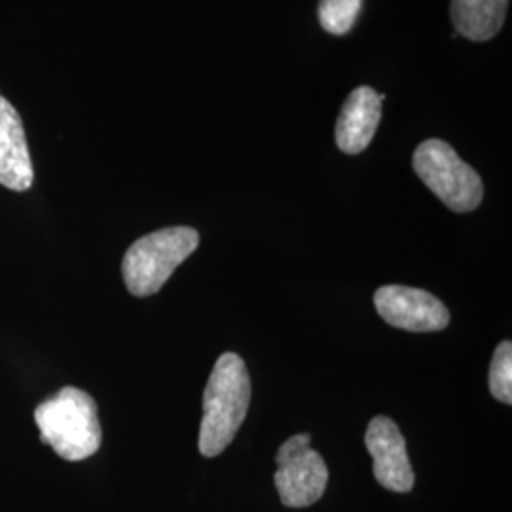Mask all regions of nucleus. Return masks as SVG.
Wrapping results in <instances>:
<instances>
[{"label":"nucleus","mask_w":512,"mask_h":512,"mask_svg":"<svg viewBox=\"0 0 512 512\" xmlns=\"http://www.w3.org/2000/svg\"><path fill=\"white\" fill-rule=\"evenodd\" d=\"M363 8V0H321L319 2V23L330 35H346Z\"/></svg>","instance_id":"nucleus-11"},{"label":"nucleus","mask_w":512,"mask_h":512,"mask_svg":"<svg viewBox=\"0 0 512 512\" xmlns=\"http://www.w3.org/2000/svg\"><path fill=\"white\" fill-rule=\"evenodd\" d=\"M412 165L423 184L452 211L469 213L482 202L480 175L448 143L440 139L423 141L414 152Z\"/></svg>","instance_id":"nucleus-4"},{"label":"nucleus","mask_w":512,"mask_h":512,"mask_svg":"<svg viewBox=\"0 0 512 512\" xmlns=\"http://www.w3.org/2000/svg\"><path fill=\"white\" fill-rule=\"evenodd\" d=\"M35 421L40 439L50 444L59 458L82 461L92 458L101 446L97 404L78 387H63L48 401L38 404Z\"/></svg>","instance_id":"nucleus-2"},{"label":"nucleus","mask_w":512,"mask_h":512,"mask_svg":"<svg viewBox=\"0 0 512 512\" xmlns=\"http://www.w3.org/2000/svg\"><path fill=\"white\" fill-rule=\"evenodd\" d=\"M365 446L374 459V476L380 486L399 494L414 488L416 476L406 452V440L395 421L376 416L366 427Z\"/></svg>","instance_id":"nucleus-7"},{"label":"nucleus","mask_w":512,"mask_h":512,"mask_svg":"<svg viewBox=\"0 0 512 512\" xmlns=\"http://www.w3.org/2000/svg\"><path fill=\"white\" fill-rule=\"evenodd\" d=\"M310 442V435L300 433L285 440L277 450L274 482L281 503L285 507H310L317 503L327 490V463L315 450H311Z\"/></svg>","instance_id":"nucleus-5"},{"label":"nucleus","mask_w":512,"mask_h":512,"mask_svg":"<svg viewBox=\"0 0 512 512\" xmlns=\"http://www.w3.org/2000/svg\"><path fill=\"white\" fill-rule=\"evenodd\" d=\"M198 245L200 234L188 226H171L137 239L122 260L129 293L139 298L158 293Z\"/></svg>","instance_id":"nucleus-3"},{"label":"nucleus","mask_w":512,"mask_h":512,"mask_svg":"<svg viewBox=\"0 0 512 512\" xmlns=\"http://www.w3.org/2000/svg\"><path fill=\"white\" fill-rule=\"evenodd\" d=\"M490 391L499 403H512V344L501 342L490 365Z\"/></svg>","instance_id":"nucleus-12"},{"label":"nucleus","mask_w":512,"mask_h":512,"mask_svg":"<svg viewBox=\"0 0 512 512\" xmlns=\"http://www.w3.org/2000/svg\"><path fill=\"white\" fill-rule=\"evenodd\" d=\"M385 95L370 86L349 93L336 122V145L346 154L363 152L380 126Z\"/></svg>","instance_id":"nucleus-9"},{"label":"nucleus","mask_w":512,"mask_h":512,"mask_svg":"<svg viewBox=\"0 0 512 512\" xmlns=\"http://www.w3.org/2000/svg\"><path fill=\"white\" fill-rule=\"evenodd\" d=\"M35 171L18 110L0 93V184L25 192L33 186Z\"/></svg>","instance_id":"nucleus-8"},{"label":"nucleus","mask_w":512,"mask_h":512,"mask_svg":"<svg viewBox=\"0 0 512 512\" xmlns=\"http://www.w3.org/2000/svg\"><path fill=\"white\" fill-rule=\"evenodd\" d=\"M251 378L245 361L236 353L217 359L203 393V418L198 448L205 458L222 454L247 418Z\"/></svg>","instance_id":"nucleus-1"},{"label":"nucleus","mask_w":512,"mask_h":512,"mask_svg":"<svg viewBox=\"0 0 512 512\" xmlns=\"http://www.w3.org/2000/svg\"><path fill=\"white\" fill-rule=\"evenodd\" d=\"M374 306L387 325L410 332L444 330L450 323L446 306L421 289L387 285L374 294Z\"/></svg>","instance_id":"nucleus-6"},{"label":"nucleus","mask_w":512,"mask_h":512,"mask_svg":"<svg viewBox=\"0 0 512 512\" xmlns=\"http://www.w3.org/2000/svg\"><path fill=\"white\" fill-rule=\"evenodd\" d=\"M509 0H452V21L461 37L486 42L507 18Z\"/></svg>","instance_id":"nucleus-10"}]
</instances>
